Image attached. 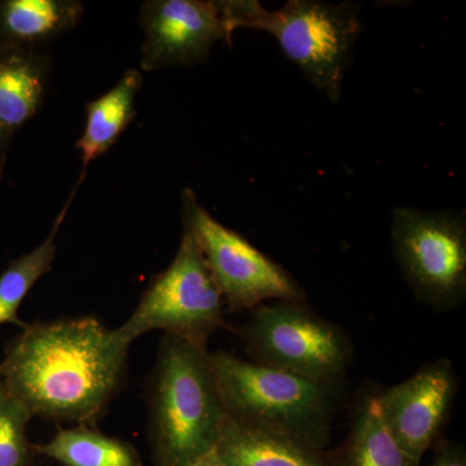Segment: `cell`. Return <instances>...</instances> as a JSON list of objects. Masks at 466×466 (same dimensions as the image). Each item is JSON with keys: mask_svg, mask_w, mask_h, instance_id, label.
Here are the masks:
<instances>
[{"mask_svg": "<svg viewBox=\"0 0 466 466\" xmlns=\"http://www.w3.org/2000/svg\"><path fill=\"white\" fill-rule=\"evenodd\" d=\"M128 348L92 317L25 325L0 363V383L32 417L86 425L118 391Z\"/></svg>", "mask_w": 466, "mask_h": 466, "instance_id": "1", "label": "cell"}, {"mask_svg": "<svg viewBox=\"0 0 466 466\" xmlns=\"http://www.w3.org/2000/svg\"><path fill=\"white\" fill-rule=\"evenodd\" d=\"M208 342L164 334L149 383V431L158 466H189L216 450L225 410Z\"/></svg>", "mask_w": 466, "mask_h": 466, "instance_id": "2", "label": "cell"}, {"mask_svg": "<svg viewBox=\"0 0 466 466\" xmlns=\"http://www.w3.org/2000/svg\"><path fill=\"white\" fill-rule=\"evenodd\" d=\"M211 364L226 416L327 449L343 382L314 381L227 351L211 354Z\"/></svg>", "mask_w": 466, "mask_h": 466, "instance_id": "3", "label": "cell"}, {"mask_svg": "<svg viewBox=\"0 0 466 466\" xmlns=\"http://www.w3.org/2000/svg\"><path fill=\"white\" fill-rule=\"evenodd\" d=\"M359 11L360 7L351 3L289 0L272 12L253 0H233L238 29L271 34L285 56L332 101L341 97L343 76L363 30Z\"/></svg>", "mask_w": 466, "mask_h": 466, "instance_id": "4", "label": "cell"}, {"mask_svg": "<svg viewBox=\"0 0 466 466\" xmlns=\"http://www.w3.org/2000/svg\"><path fill=\"white\" fill-rule=\"evenodd\" d=\"M251 361L319 382H343L354 345L339 325L306 302L271 300L238 328Z\"/></svg>", "mask_w": 466, "mask_h": 466, "instance_id": "5", "label": "cell"}, {"mask_svg": "<svg viewBox=\"0 0 466 466\" xmlns=\"http://www.w3.org/2000/svg\"><path fill=\"white\" fill-rule=\"evenodd\" d=\"M225 312V299L198 238L183 225L173 262L153 279L133 315L115 330L127 346L152 330L208 342L210 334L223 324Z\"/></svg>", "mask_w": 466, "mask_h": 466, "instance_id": "6", "label": "cell"}, {"mask_svg": "<svg viewBox=\"0 0 466 466\" xmlns=\"http://www.w3.org/2000/svg\"><path fill=\"white\" fill-rule=\"evenodd\" d=\"M391 240L408 287L438 312L461 308L466 299V219L459 211L395 208Z\"/></svg>", "mask_w": 466, "mask_h": 466, "instance_id": "7", "label": "cell"}, {"mask_svg": "<svg viewBox=\"0 0 466 466\" xmlns=\"http://www.w3.org/2000/svg\"><path fill=\"white\" fill-rule=\"evenodd\" d=\"M182 202L183 225L195 233L227 311H251L271 300L306 302L305 291L288 269L218 222L198 204L192 189L183 192Z\"/></svg>", "mask_w": 466, "mask_h": 466, "instance_id": "8", "label": "cell"}, {"mask_svg": "<svg viewBox=\"0 0 466 466\" xmlns=\"http://www.w3.org/2000/svg\"><path fill=\"white\" fill-rule=\"evenodd\" d=\"M459 386L452 361L438 358L426 361L406 381L376 394L383 424L410 458L421 461L443 440Z\"/></svg>", "mask_w": 466, "mask_h": 466, "instance_id": "9", "label": "cell"}, {"mask_svg": "<svg viewBox=\"0 0 466 466\" xmlns=\"http://www.w3.org/2000/svg\"><path fill=\"white\" fill-rule=\"evenodd\" d=\"M144 32V70L195 66L205 63L219 41L231 43L227 2L152 0L140 12Z\"/></svg>", "mask_w": 466, "mask_h": 466, "instance_id": "10", "label": "cell"}, {"mask_svg": "<svg viewBox=\"0 0 466 466\" xmlns=\"http://www.w3.org/2000/svg\"><path fill=\"white\" fill-rule=\"evenodd\" d=\"M51 69L47 55L0 46V179L15 134L45 103Z\"/></svg>", "mask_w": 466, "mask_h": 466, "instance_id": "11", "label": "cell"}, {"mask_svg": "<svg viewBox=\"0 0 466 466\" xmlns=\"http://www.w3.org/2000/svg\"><path fill=\"white\" fill-rule=\"evenodd\" d=\"M216 452L228 466H332L325 451L226 415Z\"/></svg>", "mask_w": 466, "mask_h": 466, "instance_id": "12", "label": "cell"}, {"mask_svg": "<svg viewBox=\"0 0 466 466\" xmlns=\"http://www.w3.org/2000/svg\"><path fill=\"white\" fill-rule=\"evenodd\" d=\"M84 16L75 0H5L0 2V46L27 48L69 32Z\"/></svg>", "mask_w": 466, "mask_h": 466, "instance_id": "13", "label": "cell"}, {"mask_svg": "<svg viewBox=\"0 0 466 466\" xmlns=\"http://www.w3.org/2000/svg\"><path fill=\"white\" fill-rule=\"evenodd\" d=\"M142 85V73L137 69L127 70L112 90L86 106L84 134L76 143L84 168L108 152L133 122L137 116L135 97Z\"/></svg>", "mask_w": 466, "mask_h": 466, "instance_id": "14", "label": "cell"}, {"mask_svg": "<svg viewBox=\"0 0 466 466\" xmlns=\"http://www.w3.org/2000/svg\"><path fill=\"white\" fill-rule=\"evenodd\" d=\"M327 455L332 466H421L400 449L383 424L375 394L358 404L348 438Z\"/></svg>", "mask_w": 466, "mask_h": 466, "instance_id": "15", "label": "cell"}, {"mask_svg": "<svg viewBox=\"0 0 466 466\" xmlns=\"http://www.w3.org/2000/svg\"><path fill=\"white\" fill-rule=\"evenodd\" d=\"M84 177L85 175L79 177L76 188L70 193L63 210L55 220L47 238L35 249L12 260L0 275V325L17 324L25 327L26 324L18 319V309L36 281L51 271L54 260L56 258L57 233L63 226L73 198Z\"/></svg>", "mask_w": 466, "mask_h": 466, "instance_id": "16", "label": "cell"}, {"mask_svg": "<svg viewBox=\"0 0 466 466\" xmlns=\"http://www.w3.org/2000/svg\"><path fill=\"white\" fill-rule=\"evenodd\" d=\"M36 450L64 466H144L130 443L86 425L60 429L48 443Z\"/></svg>", "mask_w": 466, "mask_h": 466, "instance_id": "17", "label": "cell"}, {"mask_svg": "<svg viewBox=\"0 0 466 466\" xmlns=\"http://www.w3.org/2000/svg\"><path fill=\"white\" fill-rule=\"evenodd\" d=\"M32 416L0 383V466H29L26 426Z\"/></svg>", "mask_w": 466, "mask_h": 466, "instance_id": "18", "label": "cell"}, {"mask_svg": "<svg viewBox=\"0 0 466 466\" xmlns=\"http://www.w3.org/2000/svg\"><path fill=\"white\" fill-rule=\"evenodd\" d=\"M434 449L433 462L428 466H466V451L461 443L441 440Z\"/></svg>", "mask_w": 466, "mask_h": 466, "instance_id": "19", "label": "cell"}, {"mask_svg": "<svg viewBox=\"0 0 466 466\" xmlns=\"http://www.w3.org/2000/svg\"><path fill=\"white\" fill-rule=\"evenodd\" d=\"M189 466H228L223 461L222 459L218 456L216 450L211 451V452L207 453V455L202 456V458L196 460L193 464Z\"/></svg>", "mask_w": 466, "mask_h": 466, "instance_id": "20", "label": "cell"}]
</instances>
